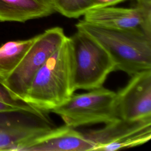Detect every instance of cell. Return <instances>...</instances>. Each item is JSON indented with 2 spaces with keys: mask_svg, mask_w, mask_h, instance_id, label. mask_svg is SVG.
I'll return each mask as SVG.
<instances>
[{
  "mask_svg": "<svg viewBox=\"0 0 151 151\" xmlns=\"http://www.w3.org/2000/svg\"><path fill=\"white\" fill-rule=\"evenodd\" d=\"M75 91L72 48L67 37L37 72L22 101L42 112L51 111Z\"/></svg>",
  "mask_w": 151,
  "mask_h": 151,
  "instance_id": "6da1fadb",
  "label": "cell"
},
{
  "mask_svg": "<svg viewBox=\"0 0 151 151\" xmlns=\"http://www.w3.org/2000/svg\"><path fill=\"white\" fill-rule=\"evenodd\" d=\"M76 27L90 35L106 50L114 63L115 71L132 76L151 69V38L142 29L111 28L83 19Z\"/></svg>",
  "mask_w": 151,
  "mask_h": 151,
  "instance_id": "7a4b0ae2",
  "label": "cell"
},
{
  "mask_svg": "<svg viewBox=\"0 0 151 151\" xmlns=\"http://www.w3.org/2000/svg\"><path fill=\"white\" fill-rule=\"evenodd\" d=\"M73 60L75 90H90L103 86L115 64L106 50L94 38L80 29L69 37Z\"/></svg>",
  "mask_w": 151,
  "mask_h": 151,
  "instance_id": "3957f363",
  "label": "cell"
},
{
  "mask_svg": "<svg viewBox=\"0 0 151 151\" xmlns=\"http://www.w3.org/2000/svg\"><path fill=\"white\" fill-rule=\"evenodd\" d=\"M51 111L60 116L65 124L76 128L97 123L107 124L120 119L116 93L103 86L70 97Z\"/></svg>",
  "mask_w": 151,
  "mask_h": 151,
  "instance_id": "277c9868",
  "label": "cell"
},
{
  "mask_svg": "<svg viewBox=\"0 0 151 151\" xmlns=\"http://www.w3.org/2000/svg\"><path fill=\"white\" fill-rule=\"evenodd\" d=\"M66 37L60 27L48 28L36 35L19 64L3 84L15 99L22 101L37 72Z\"/></svg>",
  "mask_w": 151,
  "mask_h": 151,
  "instance_id": "5b68a950",
  "label": "cell"
},
{
  "mask_svg": "<svg viewBox=\"0 0 151 151\" xmlns=\"http://www.w3.org/2000/svg\"><path fill=\"white\" fill-rule=\"evenodd\" d=\"M93 150L114 151L143 145L151 138V119L128 120L119 119L104 127L83 132Z\"/></svg>",
  "mask_w": 151,
  "mask_h": 151,
  "instance_id": "8992f818",
  "label": "cell"
},
{
  "mask_svg": "<svg viewBox=\"0 0 151 151\" xmlns=\"http://www.w3.org/2000/svg\"><path fill=\"white\" fill-rule=\"evenodd\" d=\"M83 16L85 21L100 26L120 29L139 28L151 38L150 0H136L130 8H94Z\"/></svg>",
  "mask_w": 151,
  "mask_h": 151,
  "instance_id": "52a82bcc",
  "label": "cell"
},
{
  "mask_svg": "<svg viewBox=\"0 0 151 151\" xmlns=\"http://www.w3.org/2000/svg\"><path fill=\"white\" fill-rule=\"evenodd\" d=\"M116 104L120 119H151V69L132 76L127 84L116 93Z\"/></svg>",
  "mask_w": 151,
  "mask_h": 151,
  "instance_id": "ba28073f",
  "label": "cell"
},
{
  "mask_svg": "<svg viewBox=\"0 0 151 151\" xmlns=\"http://www.w3.org/2000/svg\"><path fill=\"white\" fill-rule=\"evenodd\" d=\"M93 145L83 132L64 124L46 132L18 146L15 151H93Z\"/></svg>",
  "mask_w": 151,
  "mask_h": 151,
  "instance_id": "9c48e42d",
  "label": "cell"
},
{
  "mask_svg": "<svg viewBox=\"0 0 151 151\" xmlns=\"http://www.w3.org/2000/svg\"><path fill=\"white\" fill-rule=\"evenodd\" d=\"M55 12L51 0H0V21L24 22Z\"/></svg>",
  "mask_w": 151,
  "mask_h": 151,
  "instance_id": "30bf717a",
  "label": "cell"
},
{
  "mask_svg": "<svg viewBox=\"0 0 151 151\" xmlns=\"http://www.w3.org/2000/svg\"><path fill=\"white\" fill-rule=\"evenodd\" d=\"M47 125L8 120L0 122V150H16L25 142L48 131Z\"/></svg>",
  "mask_w": 151,
  "mask_h": 151,
  "instance_id": "8fae6325",
  "label": "cell"
},
{
  "mask_svg": "<svg viewBox=\"0 0 151 151\" xmlns=\"http://www.w3.org/2000/svg\"><path fill=\"white\" fill-rule=\"evenodd\" d=\"M36 36L22 40L9 41L0 46V83L2 84L19 64Z\"/></svg>",
  "mask_w": 151,
  "mask_h": 151,
  "instance_id": "7c38bea8",
  "label": "cell"
},
{
  "mask_svg": "<svg viewBox=\"0 0 151 151\" xmlns=\"http://www.w3.org/2000/svg\"><path fill=\"white\" fill-rule=\"evenodd\" d=\"M55 12L69 18H78L93 8L94 0H51Z\"/></svg>",
  "mask_w": 151,
  "mask_h": 151,
  "instance_id": "4fadbf2b",
  "label": "cell"
},
{
  "mask_svg": "<svg viewBox=\"0 0 151 151\" xmlns=\"http://www.w3.org/2000/svg\"><path fill=\"white\" fill-rule=\"evenodd\" d=\"M12 112H24L34 115L42 120H47L43 112L40 111L29 104L18 106L6 103L0 100V113H7Z\"/></svg>",
  "mask_w": 151,
  "mask_h": 151,
  "instance_id": "5bb4252c",
  "label": "cell"
},
{
  "mask_svg": "<svg viewBox=\"0 0 151 151\" xmlns=\"http://www.w3.org/2000/svg\"><path fill=\"white\" fill-rule=\"evenodd\" d=\"M0 100L5 101L10 104L18 105V106H24V105L28 104L27 103L22 101L18 100L15 99L11 95V94L8 91V90L5 88V87L1 83H0Z\"/></svg>",
  "mask_w": 151,
  "mask_h": 151,
  "instance_id": "9a60e30c",
  "label": "cell"
},
{
  "mask_svg": "<svg viewBox=\"0 0 151 151\" xmlns=\"http://www.w3.org/2000/svg\"><path fill=\"white\" fill-rule=\"evenodd\" d=\"M124 1L125 0H94L93 8L113 6Z\"/></svg>",
  "mask_w": 151,
  "mask_h": 151,
  "instance_id": "2e32d148",
  "label": "cell"
}]
</instances>
